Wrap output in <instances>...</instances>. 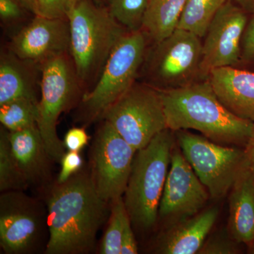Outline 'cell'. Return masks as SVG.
Returning <instances> with one entry per match:
<instances>
[{
	"label": "cell",
	"instance_id": "cell-31",
	"mask_svg": "<svg viewBox=\"0 0 254 254\" xmlns=\"http://www.w3.org/2000/svg\"><path fill=\"white\" fill-rule=\"evenodd\" d=\"M131 225L130 218L127 219L123 234L121 254H138V247H137L134 234L132 230Z\"/></svg>",
	"mask_w": 254,
	"mask_h": 254
},
{
	"label": "cell",
	"instance_id": "cell-34",
	"mask_svg": "<svg viewBox=\"0 0 254 254\" xmlns=\"http://www.w3.org/2000/svg\"><path fill=\"white\" fill-rule=\"evenodd\" d=\"M17 1L21 5V6L31 11V13L35 14V16L38 14L36 0H17Z\"/></svg>",
	"mask_w": 254,
	"mask_h": 254
},
{
	"label": "cell",
	"instance_id": "cell-37",
	"mask_svg": "<svg viewBox=\"0 0 254 254\" xmlns=\"http://www.w3.org/2000/svg\"><path fill=\"white\" fill-rule=\"evenodd\" d=\"M250 247L252 248V252H253V253H254V243Z\"/></svg>",
	"mask_w": 254,
	"mask_h": 254
},
{
	"label": "cell",
	"instance_id": "cell-15",
	"mask_svg": "<svg viewBox=\"0 0 254 254\" xmlns=\"http://www.w3.org/2000/svg\"><path fill=\"white\" fill-rule=\"evenodd\" d=\"M219 209L211 207L169 225L158 237L155 253L198 254L218 218Z\"/></svg>",
	"mask_w": 254,
	"mask_h": 254
},
{
	"label": "cell",
	"instance_id": "cell-9",
	"mask_svg": "<svg viewBox=\"0 0 254 254\" xmlns=\"http://www.w3.org/2000/svg\"><path fill=\"white\" fill-rule=\"evenodd\" d=\"M101 120L136 150L168 128L160 91L146 83L133 85L103 114Z\"/></svg>",
	"mask_w": 254,
	"mask_h": 254
},
{
	"label": "cell",
	"instance_id": "cell-19",
	"mask_svg": "<svg viewBox=\"0 0 254 254\" xmlns=\"http://www.w3.org/2000/svg\"><path fill=\"white\" fill-rule=\"evenodd\" d=\"M36 63L18 58L12 53L1 55L0 61V105L18 98L36 100Z\"/></svg>",
	"mask_w": 254,
	"mask_h": 254
},
{
	"label": "cell",
	"instance_id": "cell-21",
	"mask_svg": "<svg viewBox=\"0 0 254 254\" xmlns=\"http://www.w3.org/2000/svg\"><path fill=\"white\" fill-rule=\"evenodd\" d=\"M228 0H187L177 28L204 38L210 23Z\"/></svg>",
	"mask_w": 254,
	"mask_h": 254
},
{
	"label": "cell",
	"instance_id": "cell-7",
	"mask_svg": "<svg viewBox=\"0 0 254 254\" xmlns=\"http://www.w3.org/2000/svg\"><path fill=\"white\" fill-rule=\"evenodd\" d=\"M202 48L199 37L179 28L155 43L143 64L146 84L158 91H170L200 80Z\"/></svg>",
	"mask_w": 254,
	"mask_h": 254
},
{
	"label": "cell",
	"instance_id": "cell-27",
	"mask_svg": "<svg viewBox=\"0 0 254 254\" xmlns=\"http://www.w3.org/2000/svg\"><path fill=\"white\" fill-rule=\"evenodd\" d=\"M78 0H36L38 16L68 19V15Z\"/></svg>",
	"mask_w": 254,
	"mask_h": 254
},
{
	"label": "cell",
	"instance_id": "cell-28",
	"mask_svg": "<svg viewBox=\"0 0 254 254\" xmlns=\"http://www.w3.org/2000/svg\"><path fill=\"white\" fill-rule=\"evenodd\" d=\"M60 162L61 170L57 179L58 184H63L68 181L71 177L81 171L83 164L80 152L76 151L65 153Z\"/></svg>",
	"mask_w": 254,
	"mask_h": 254
},
{
	"label": "cell",
	"instance_id": "cell-13",
	"mask_svg": "<svg viewBox=\"0 0 254 254\" xmlns=\"http://www.w3.org/2000/svg\"><path fill=\"white\" fill-rule=\"evenodd\" d=\"M245 11L228 0L209 26L202 48L200 80L216 68L234 66L240 62L241 40L247 28Z\"/></svg>",
	"mask_w": 254,
	"mask_h": 254
},
{
	"label": "cell",
	"instance_id": "cell-17",
	"mask_svg": "<svg viewBox=\"0 0 254 254\" xmlns=\"http://www.w3.org/2000/svg\"><path fill=\"white\" fill-rule=\"evenodd\" d=\"M11 150L28 185L41 184L49 180L50 161L38 126L16 131H8Z\"/></svg>",
	"mask_w": 254,
	"mask_h": 254
},
{
	"label": "cell",
	"instance_id": "cell-2",
	"mask_svg": "<svg viewBox=\"0 0 254 254\" xmlns=\"http://www.w3.org/2000/svg\"><path fill=\"white\" fill-rule=\"evenodd\" d=\"M160 92L167 125L172 131L193 129L219 144L245 148L254 123L227 109L208 78Z\"/></svg>",
	"mask_w": 254,
	"mask_h": 254
},
{
	"label": "cell",
	"instance_id": "cell-16",
	"mask_svg": "<svg viewBox=\"0 0 254 254\" xmlns=\"http://www.w3.org/2000/svg\"><path fill=\"white\" fill-rule=\"evenodd\" d=\"M208 79L227 109L254 123V72L228 66L213 70Z\"/></svg>",
	"mask_w": 254,
	"mask_h": 254
},
{
	"label": "cell",
	"instance_id": "cell-6",
	"mask_svg": "<svg viewBox=\"0 0 254 254\" xmlns=\"http://www.w3.org/2000/svg\"><path fill=\"white\" fill-rule=\"evenodd\" d=\"M41 71L37 126L50 158L60 161L65 148L57 133L58 120L76 103L82 86L67 53L55 55L42 63Z\"/></svg>",
	"mask_w": 254,
	"mask_h": 254
},
{
	"label": "cell",
	"instance_id": "cell-32",
	"mask_svg": "<svg viewBox=\"0 0 254 254\" xmlns=\"http://www.w3.org/2000/svg\"><path fill=\"white\" fill-rule=\"evenodd\" d=\"M242 55L246 60L254 59V16L244 34Z\"/></svg>",
	"mask_w": 254,
	"mask_h": 254
},
{
	"label": "cell",
	"instance_id": "cell-8",
	"mask_svg": "<svg viewBox=\"0 0 254 254\" xmlns=\"http://www.w3.org/2000/svg\"><path fill=\"white\" fill-rule=\"evenodd\" d=\"M174 132L177 145L210 198L225 196L246 169L244 148L219 144L187 130Z\"/></svg>",
	"mask_w": 254,
	"mask_h": 254
},
{
	"label": "cell",
	"instance_id": "cell-36",
	"mask_svg": "<svg viewBox=\"0 0 254 254\" xmlns=\"http://www.w3.org/2000/svg\"><path fill=\"white\" fill-rule=\"evenodd\" d=\"M95 1L97 4H101V3L103 2V0H95Z\"/></svg>",
	"mask_w": 254,
	"mask_h": 254
},
{
	"label": "cell",
	"instance_id": "cell-3",
	"mask_svg": "<svg viewBox=\"0 0 254 254\" xmlns=\"http://www.w3.org/2000/svg\"><path fill=\"white\" fill-rule=\"evenodd\" d=\"M175 143V132L166 128L135 155L123 199L132 225L142 231L153 229L158 220Z\"/></svg>",
	"mask_w": 254,
	"mask_h": 254
},
{
	"label": "cell",
	"instance_id": "cell-12",
	"mask_svg": "<svg viewBox=\"0 0 254 254\" xmlns=\"http://www.w3.org/2000/svg\"><path fill=\"white\" fill-rule=\"evenodd\" d=\"M176 144L177 141L159 205L158 217L167 226L196 215L210 198L206 187Z\"/></svg>",
	"mask_w": 254,
	"mask_h": 254
},
{
	"label": "cell",
	"instance_id": "cell-29",
	"mask_svg": "<svg viewBox=\"0 0 254 254\" xmlns=\"http://www.w3.org/2000/svg\"><path fill=\"white\" fill-rule=\"evenodd\" d=\"M89 136L83 128L74 127L70 128L64 138V145L68 151L80 152L88 145Z\"/></svg>",
	"mask_w": 254,
	"mask_h": 254
},
{
	"label": "cell",
	"instance_id": "cell-22",
	"mask_svg": "<svg viewBox=\"0 0 254 254\" xmlns=\"http://www.w3.org/2000/svg\"><path fill=\"white\" fill-rule=\"evenodd\" d=\"M38 101L18 98L0 105V123L9 131L37 126Z\"/></svg>",
	"mask_w": 254,
	"mask_h": 254
},
{
	"label": "cell",
	"instance_id": "cell-35",
	"mask_svg": "<svg viewBox=\"0 0 254 254\" xmlns=\"http://www.w3.org/2000/svg\"><path fill=\"white\" fill-rule=\"evenodd\" d=\"M245 11H254V0H231Z\"/></svg>",
	"mask_w": 254,
	"mask_h": 254
},
{
	"label": "cell",
	"instance_id": "cell-23",
	"mask_svg": "<svg viewBox=\"0 0 254 254\" xmlns=\"http://www.w3.org/2000/svg\"><path fill=\"white\" fill-rule=\"evenodd\" d=\"M29 186L13 155L4 127L0 131V190H24Z\"/></svg>",
	"mask_w": 254,
	"mask_h": 254
},
{
	"label": "cell",
	"instance_id": "cell-11",
	"mask_svg": "<svg viewBox=\"0 0 254 254\" xmlns=\"http://www.w3.org/2000/svg\"><path fill=\"white\" fill-rule=\"evenodd\" d=\"M48 228L47 213L38 200L10 190L0 195V246L6 254L38 251Z\"/></svg>",
	"mask_w": 254,
	"mask_h": 254
},
{
	"label": "cell",
	"instance_id": "cell-20",
	"mask_svg": "<svg viewBox=\"0 0 254 254\" xmlns=\"http://www.w3.org/2000/svg\"><path fill=\"white\" fill-rule=\"evenodd\" d=\"M187 0H148L142 29L155 43L170 36L178 26Z\"/></svg>",
	"mask_w": 254,
	"mask_h": 254
},
{
	"label": "cell",
	"instance_id": "cell-18",
	"mask_svg": "<svg viewBox=\"0 0 254 254\" xmlns=\"http://www.w3.org/2000/svg\"><path fill=\"white\" fill-rule=\"evenodd\" d=\"M227 231L239 244L254 243V173L245 169L230 190Z\"/></svg>",
	"mask_w": 254,
	"mask_h": 254
},
{
	"label": "cell",
	"instance_id": "cell-25",
	"mask_svg": "<svg viewBox=\"0 0 254 254\" xmlns=\"http://www.w3.org/2000/svg\"><path fill=\"white\" fill-rule=\"evenodd\" d=\"M148 0H110L113 17L128 31H141Z\"/></svg>",
	"mask_w": 254,
	"mask_h": 254
},
{
	"label": "cell",
	"instance_id": "cell-30",
	"mask_svg": "<svg viewBox=\"0 0 254 254\" xmlns=\"http://www.w3.org/2000/svg\"><path fill=\"white\" fill-rule=\"evenodd\" d=\"M21 5L17 0H0V17L4 22L9 23L21 18Z\"/></svg>",
	"mask_w": 254,
	"mask_h": 254
},
{
	"label": "cell",
	"instance_id": "cell-24",
	"mask_svg": "<svg viewBox=\"0 0 254 254\" xmlns=\"http://www.w3.org/2000/svg\"><path fill=\"white\" fill-rule=\"evenodd\" d=\"M110 215L99 249L100 254H121L125 223L129 218L123 196L110 203Z\"/></svg>",
	"mask_w": 254,
	"mask_h": 254
},
{
	"label": "cell",
	"instance_id": "cell-4",
	"mask_svg": "<svg viewBox=\"0 0 254 254\" xmlns=\"http://www.w3.org/2000/svg\"><path fill=\"white\" fill-rule=\"evenodd\" d=\"M69 53L82 85L100 74L114 47L127 33L110 9L78 0L68 15Z\"/></svg>",
	"mask_w": 254,
	"mask_h": 254
},
{
	"label": "cell",
	"instance_id": "cell-33",
	"mask_svg": "<svg viewBox=\"0 0 254 254\" xmlns=\"http://www.w3.org/2000/svg\"><path fill=\"white\" fill-rule=\"evenodd\" d=\"M246 169L252 170L254 173V123L251 131L250 136L245 148Z\"/></svg>",
	"mask_w": 254,
	"mask_h": 254
},
{
	"label": "cell",
	"instance_id": "cell-14",
	"mask_svg": "<svg viewBox=\"0 0 254 254\" xmlns=\"http://www.w3.org/2000/svg\"><path fill=\"white\" fill-rule=\"evenodd\" d=\"M68 19L38 16L11 40L10 52L18 58L43 63L55 55L69 52Z\"/></svg>",
	"mask_w": 254,
	"mask_h": 254
},
{
	"label": "cell",
	"instance_id": "cell-26",
	"mask_svg": "<svg viewBox=\"0 0 254 254\" xmlns=\"http://www.w3.org/2000/svg\"><path fill=\"white\" fill-rule=\"evenodd\" d=\"M238 242L234 240L228 231L218 232L207 238L198 254H235L238 253Z\"/></svg>",
	"mask_w": 254,
	"mask_h": 254
},
{
	"label": "cell",
	"instance_id": "cell-5",
	"mask_svg": "<svg viewBox=\"0 0 254 254\" xmlns=\"http://www.w3.org/2000/svg\"><path fill=\"white\" fill-rule=\"evenodd\" d=\"M144 32L128 31L115 45L98 81L81 98L87 122L100 119L108 108L135 83L146 54Z\"/></svg>",
	"mask_w": 254,
	"mask_h": 254
},
{
	"label": "cell",
	"instance_id": "cell-10",
	"mask_svg": "<svg viewBox=\"0 0 254 254\" xmlns=\"http://www.w3.org/2000/svg\"><path fill=\"white\" fill-rule=\"evenodd\" d=\"M103 120L92 145L89 173L98 194L110 203L123 196L137 150Z\"/></svg>",
	"mask_w": 254,
	"mask_h": 254
},
{
	"label": "cell",
	"instance_id": "cell-1",
	"mask_svg": "<svg viewBox=\"0 0 254 254\" xmlns=\"http://www.w3.org/2000/svg\"><path fill=\"white\" fill-rule=\"evenodd\" d=\"M108 204L97 193L89 173L80 171L64 183H56L47 198L45 254L93 252L97 234L108 216Z\"/></svg>",
	"mask_w": 254,
	"mask_h": 254
}]
</instances>
